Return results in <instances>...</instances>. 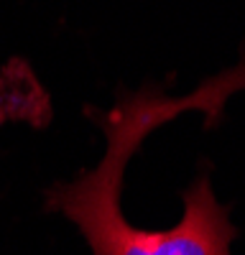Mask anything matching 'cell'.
<instances>
[{
	"instance_id": "cell-1",
	"label": "cell",
	"mask_w": 245,
	"mask_h": 255,
	"mask_svg": "<svg viewBox=\"0 0 245 255\" xmlns=\"http://www.w3.org/2000/svg\"><path fill=\"white\" fill-rule=\"evenodd\" d=\"M245 90V59L233 69L202 82L187 97H169L158 82H146L138 92L120 90L110 110L87 108V115L105 133V156L90 171L46 189V209L77 225L92 255H233L238 227L230 207L217 202L210 174H202L181 194L184 217L171 230H140L122 215V179L130 156L148 133L181 113H202L215 125L230 95Z\"/></svg>"
}]
</instances>
